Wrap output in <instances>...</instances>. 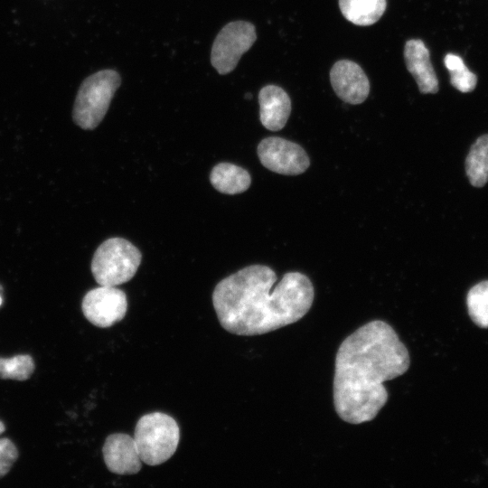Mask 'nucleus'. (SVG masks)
<instances>
[{
  "label": "nucleus",
  "mask_w": 488,
  "mask_h": 488,
  "mask_svg": "<svg viewBox=\"0 0 488 488\" xmlns=\"http://www.w3.org/2000/svg\"><path fill=\"white\" fill-rule=\"evenodd\" d=\"M18 458L15 445L6 437L0 438V478L6 475Z\"/></svg>",
  "instance_id": "nucleus-19"
},
{
  "label": "nucleus",
  "mask_w": 488,
  "mask_h": 488,
  "mask_svg": "<svg viewBox=\"0 0 488 488\" xmlns=\"http://www.w3.org/2000/svg\"><path fill=\"white\" fill-rule=\"evenodd\" d=\"M330 80L336 95L346 103L361 104L369 95L370 82L367 75L354 61H336L331 69Z\"/></svg>",
  "instance_id": "nucleus-9"
},
{
  "label": "nucleus",
  "mask_w": 488,
  "mask_h": 488,
  "mask_svg": "<svg viewBox=\"0 0 488 488\" xmlns=\"http://www.w3.org/2000/svg\"><path fill=\"white\" fill-rule=\"evenodd\" d=\"M1 304H2V297L0 296V305H1Z\"/></svg>",
  "instance_id": "nucleus-21"
},
{
  "label": "nucleus",
  "mask_w": 488,
  "mask_h": 488,
  "mask_svg": "<svg viewBox=\"0 0 488 488\" xmlns=\"http://www.w3.org/2000/svg\"><path fill=\"white\" fill-rule=\"evenodd\" d=\"M408 349L386 322L374 320L347 336L338 348L333 384L335 411L350 424L376 418L388 400L384 382L409 368Z\"/></svg>",
  "instance_id": "nucleus-1"
},
{
  "label": "nucleus",
  "mask_w": 488,
  "mask_h": 488,
  "mask_svg": "<svg viewBox=\"0 0 488 488\" xmlns=\"http://www.w3.org/2000/svg\"><path fill=\"white\" fill-rule=\"evenodd\" d=\"M34 369V361L29 354L0 357V379L23 381L32 376Z\"/></svg>",
  "instance_id": "nucleus-18"
},
{
  "label": "nucleus",
  "mask_w": 488,
  "mask_h": 488,
  "mask_svg": "<svg viewBox=\"0 0 488 488\" xmlns=\"http://www.w3.org/2000/svg\"><path fill=\"white\" fill-rule=\"evenodd\" d=\"M404 58L408 70L415 79L421 93H436L438 80L430 61L429 51L418 39L408 40L404 47Z\"/></svg>",
  "instance_id": "nucleus-11"
},
{
  "label": "nucleus",
  "mask_w": 488,
  "mask_h": 488,
  "mask_svg": "<svg viewBox=\"0 0 488 488\" xmlns=\"http://www.w3.org/2000/svg\"><path fill=\"white\" fill-rule=\"evenodd\" d=\"M257 39L255 26L249 22L227 23L212 44L211 61L220 74H228L237 66L240 57Z\"/></svg>",
  "instance_id": "nucleus-6"
},
{
  "label": "nucleus",
  "mask_w": 488,
  "mask_h": 488,
  "mask_svg": "<svg viewBox=\"0 0 488 488\" xmlns=\"http://www.w3.org/2000/svg\"><path fill=\"white\" fill-rule=\"evenodd\" d=\"M444 62L450 73V82L456 89L464 93L474 89L477 83L476 75L468 70L460 56L448 53Z\"/></svg>",
  "instance_id": "nucleus-16"
},
{
  "label": "nucleus",
  "mask_w": 488,
  "mask_h": 488,
  "mask_svg": "<svg viewBox=\"0 0 488 488\" xmlns=\"http://www.w3.org/2000/svg\"><path fill=\"white\" fill-rule=\"evenodd\" d=\"M259 118L267 129H282L290 116L291 100L288 94L280 87L267 85L258 93Z\"/></svg>",
  "instance_id": "nucleus-12"
},
{
  "label": "nucleus",
  "mask_w": 488,
  "mask_h": 488,
  "mask_svg": "<svg viewBox=\"0 0 488 488\" xmlns=\"http://www.w3.org/2000/svg\"><path fill=\"white\" fill-rule=\"evenodd\" d=\"M102 455L107 468L117 474H135L142 467L134 437L124 433L109 435L103 445Z\"/></svg>",
  "instance_id": "nucleus-10"
},
{
  "label": "nucleus",
  "mask_w": 488,
  "mask_h": 488,
  "mask_svg": "<svg viewBox=\"0 0 488 488\" xmlns=\"http://www.w3.org/2000/svg\"><path fill=\"white\" fill-rule=\"evenodd\" d=\"M141 259V252L131 242L123 238H111L96 249L91 272L99 286H119L132 279Z\"/></svg>",
  "instance_id": "nucleus-5"
},
{
  "label": "nucleus",
  "mask_w": 488,
  "mask_h": 488,
  "mask_svg": "<svg viewBox=\"0 0 488 488\" xmlns=\"http://www.w3.org/2000/svg\"><path fill=\"white\" fill-rule=\"evenodd\" d=\"M134 440L141 462L158 465L170 459L180 441V428L169 415L153 412L137 421Z\"/></svg>",
  "instance_id": "nucleus-3"
},
{
  "label": "nucleus",
  "mask_w": 488,
  "mask_h": 488,
  "mask_svg": "<svg viewBox=\"0 0 488 488\" xmlns=\"http://www.w3.org/2000/svg\"><path fill=\"white\" fill-rule=\"evenodd\" d=\"M258 155L266 168L285 175L303 174L310 165L309 157L301 145L277 136L261 140Z\"/></svg>",
  "instance_id": "nucleus-7"
},
{
  "label": "nucleus",
  "mask_w": 488,
  "mask_h": 488,
  "mask_svg": "<svg viewBox=\"0 0 488 488\" xmlns=\"http://www.w3.org/2000/svg\"><path fill=\"white\" fill-rule=\"evenodd\" d=\"M121 79L113 70H99L84 80L74 102L72 117L81 128H96L106 115Z\"/></svg>",
  "instance_id": "nucleus-4"
},
{
  "label": "nucleus",
  "mask_w": 488,
  "mask_h": 488,
  "mask_svg": "<svg viewBox=\"0 0 488 488\" xmlns=\"http://www.w3.org/2000/svg\"><path fill=\"white\" fill-rule=\"evenodd\" d=\"M81 310L90 324L108 328L125 317L127 310V296L116 286H100L86 293L81 302Z\"/></svg>",
  "instance_id": "nucleus-8"
},
{
  "label": "nucleus",
  "mask_w": 488,
  "mask_h": 488,
  "mask_svg": "<svg viewBox=\"0 0 488 488\" xmlns=\"http://www.w3.org/2000/svg\"><path fill=\"white\" fill-rule=\"evenodd\" d=\"M277 276L267 266L251 265L223 278L212 293L221 325L229 333L252 336L267 333L302 319L310 310L314 289L300 272Z\"/></svg>",
  "instance_id": "nucleus-2"
},
{
  "label": "nucleus",
  "mask_w": 488,
  "mask_h": 488,
  "mask_svg": "<svg viewBox=\"0 0 488 488\" xmlns=\"http://www.w3.org/2000/svg\"><path fill=\"white\" fill-rule=\"evenodd\" d=\"M465 171L472 185L482 187L488 182V135L472 145L465 160Z\"/></svg>",
  "instance_id": "nucleus-15"
},
{
  "label": "nucleus",
  "mask_w": 488,
  "mask_h": 488,
  "mask_svg": "<svg viewBox=\"0 0 488 488\" xmlns=\"http://www.w3.org/2000/svg\"><path fill=\"white\" fill-rule=\"evenodd\" d=\"M467 307L471 319L482 328L488 327V281L473 286L467 295Z\"/></svg>",
  "instance_id": "nucleus-17"
},
{
  "label": "nucleus",
  "mask_w": 488,
  "mask_h": 488,
  "mask_svg": "<svg viewBox=\"0 0 488 488\" xmlns=\"http://www.w3.org/2000/svg\"><path fill=\"white\" fill-rule=\"evenodd\" d=\"M386 6V0H339V7L344 18L360 26L378 22Z\"/></svg>",
  "instance_id": "nucleus-14"
},
{
  "label": "nucleus",
  "mask_w": 488,
  "mask_h": 488,
  "mask_svg": "<svg viewBox=\"0 0 488 488\" xmlns=\"http://www.w3.org/2000/svg\"><path fill=\"white\" fill-rule=\"evenodd\" d=\"M210 181L220 192L237 194L249 189L251 177L249 172L240 166L230 163H220L212 168Z\"/></svg>",
  "instance_id": "nucleus-13"
},
{
  "label": "nucleus",
  "mask_w": 488,
  "mask_h": 488,
  "mask_svg": "<svg viewBox=\"0 0 488 488\" xmlns=\"http://www.w3.org/2000/svg\"><path fill=\"white\" fill-rule=\"evenodd\" d=\"M5 430V424L0 420V435Z\"/></svg>",
  "instance_id": "nucleus-20"
}]
</instances>
